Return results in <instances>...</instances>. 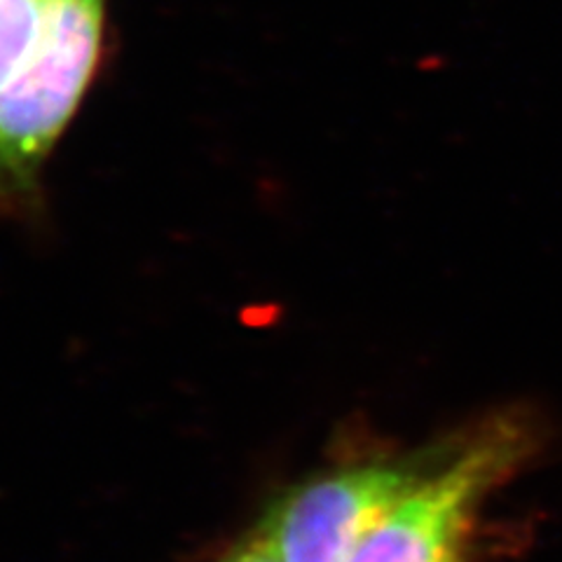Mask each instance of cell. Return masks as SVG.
Here are the masks:
<instances>
[{
	"instance_id": "obj_1",
	"label": "cell",
	"mask_w": 562,
	"mask_h": 562,
	"mask_svg": "<svg viewBox=\"0 0 562 562\" xmlns=\"http://www.w3.org/2000/svg\"><path fill=\"white\" fill-rule=\"evenodd\" d=\"M105 0H47L41 38L0 92V188L29 190L90 87L103 49Z\"/></svg>"
},
{
	"instance_id": "obj_2",
	"label": "cell",
	"mask_w": 562,
	"mask_h": 562,
	"mask_svg": "<svg viewBox=\"0 0 562 562\" xmlns=\"http://www.w3.org/2000/svg\"><path fill=\"white\" fill-rule=\"evenodd\" d=\"M525 436L516 415L492 419L441 473L390 508L342 562H460L473 506L518 462Z\"/></svg>"
},
{
	"instance_id": "obj_3",
	"label": "cell",
	"mask_w": 562,
	"mask_h": 562,
	"mask_svg": "<svg viewBox=\"0 0 562 562\" xmlns=\"http://www.w3.org/2000/svg\"><path fill=\"white\" fill-rule=\"evenodd\" d=\"M408 467H361L316 479L262 525L281 562H342L355 543L419 483Z\"/></svg>"
},
{
	"instance_id": "obj_4",
	"label": "cell",
	"mask_w": 562,
	"mask_h": 562,
	"mask_svg": "<svg viewBox=\"0 0 562 562\" xmlns=\"http://www.w3.org/2000/svg\"><path fill=\"white\" fill-rule=\"evenodd\" d=\"M47 0H0V92L16 78L41 38Z\"/></svg>"
},
{
	"instance_id": "obj_5",
	"label": "cell",
	"mask_w": 562,
	"mask_h": 562,
	"mask_svg": "<svg viewBox=\"0 0 562 562\" xmlns=\"http://www.w3.org/2000/svg\"><path fill=\"white\" fill-rule=\"evenodd\" d=\"M225 562H281V558L274 553L270 543L260 537L258 541H251L249 547L233 553Z\"/></svg>"
}]
</instances>
